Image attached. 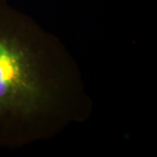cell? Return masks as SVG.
Returning a JSON list of instances; mask_svg holds the SVG:
<instances>
[{
  "instance_id": "1",
  "label": "cell",
  "mask_w": 157,
  "mask_h": 157,
  "mask_svg": "<svg viewBox=\"0 0 157 157\" xmlns=\"http://www.w3.org/2000/svg\"><path fill=\"white\" fill-rule=\"evenodd\" d=\"M46 99L37 55L16 35L0 30V116L29 115Z\"/></svg>"
}]
</instances>
